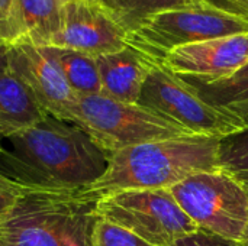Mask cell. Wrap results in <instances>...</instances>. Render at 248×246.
<instances>
[{"label": "cell", "instance_id": "1", "mask_svg": "<svg viewBox=\"0 0 248 246\" xmlns=\"http://www.w3.org/2000/svg\"><path fill=\"white\" fill-rule=\"evenodd\" d=\"M108 157L78 126L46 115L1 139L0 173L26 190L83 191L103 175Z\"/></svg>", "mask_w": 248, "mask_h": 246}, {"label": "cell", "instance_id": "2", "mask_svg": "<svg viewBox=\"0 0 248 246\" xmlns=\"http://www.w3.org/2000/svg\"><path fill=\"white\" fill-rule=\"evenodd\" d=\"M219 138L190 135L151 141L108 157L103 175L87 190L94 199L128 190L171 188L187 177L218 170Z\"/></svg>", "mask_w": 248, "mask_h": 246}, {"label": "cell", "instance_id": "3", "mask_svg": "<svg viewBox=\"0 0 248 246\" xmlns=\"http://www.w3.org/2000/svg\"><path fill=\"white\" fill-rule=\"evenodd\" d=\"M97 199L83 191L26 190L0 217L3 246H92Z\"/></svg>", "mask_w": 248, "mask_h": 246}, {"label": "cell", "instance_id": "4", "mask_svg": "<svg viewBox=\"0 0 248 246\" xmlns=\"http://www.w3.org/2000/svg\"><path fill=\"white\" fill-rule=\"evenodd\" d=\"M65 120L84 130L108 155L151 141L193 135L138 103H124L103 94L77 96Z\"/></svg>", "mask_w": 248, "mask_h": 246}, {"label": "cell", "instance_id": "5", "mask_svg": "<svg viewBox=\"0 0 248 246\" xmlns=\"http://www.w3.org/2000/svg\"><path fill=\"white\" fill-rule=\"evenodd\" d=\"M248 32V20L212 3H193L163 10L128 35V45L160 62L174 48Z\"/></svg>", "mask_w": 248, "mask_h": 246}, {"label": "cell", "instance_id": "6", "mask_svg": "<svg viewBox=\"0 0 248 246\" xmlns=\"http://www.w3.org/2000/svg\"><path fill=\"white\" fill-rule=\"evenodd\" d=\"M199 229L241 242L248 226V187L218 168L196 173L169 188Z\"/></svg>", "mask_w": 248, "mask_h": 246}, {"label": "cell", "instance_id": "7", "mask_svg": "<svg viewBox=\"0 0 248 246\" xmlns=\"http://www.w3.org/2000/svg\"><path fill=\"white\" fill-rule=\"evenodd\" d=\"M99 217L124 226L154 246H171L198 231L169 188L128 190L97 199Z\"/></svg>", "mask_w": 248, "mask_h": 246}, {"label": "cell", "instance_id": "8", "mask_svg": "<svg viewBox=\"0 0 248 246\" xmlns=\"http://www.w3.org/2000/svg\"><path fill=\"white\" fill-rule=\"evenodd\" d=\"M138 104L171 119L193 135L221 139L246 128L238 117L206 103L186 81L160 62L151 65Z\"/></svg>", "mask_w": 248, "mask_h": 246}, {"label": "cell", "instance_id": "9", "mask_svg": "<svg viewBox=\"0 0 248 246\" xmlns=\"http://www.w3.org/2000/svg\"><path fill=\"white\" fill-rule=\"evenodd\" d=\"M126 45L128 32L97 0L64 1L60 30L49 43L94 58L121 51Z\"/></svg>", "mask_w": 248, "mask_h": 246}, {"label": "cell", "instance_id": "10", "mask_svg": "<svg viewBox=\"0 0 248 246\" xmlns=\"http://www.w3.org/2000/svg\"><path fill=\"white\" fill-rule=\"evenodd\" d=\"M160 64L183 80L203 84L227 80L248 64V32L174 48Z\"/></svg>", "mask_w": 248, "mask_h": 246}, {"label": "cell", "instance_id": "11", "mask_svg": "<svg viewBox=\"0 0 248 246\" xmlns=\"http://www.w3.org/2000/svg\"><path fill=\"white\" fill-rule=\"evenodd\" d=\"M7 70L17 77L46 115L65 120L77 94L45 46L19 42L7 46Z\"/></svg>", "mask_w": 248, "mask_h": 246}, {"label": "cell", "instance_id": "12", "mask_svg": "<svg viewBox=\"0 0 248 246\" xmlns=\"http://www.w3.org/2000/svg\"><path fill=\"white\" fill-rule=\"evenodd\" d=\"M102 94L124 103H138L151 59L141 51L126 45L124 49L96 58Z\"/></svg>", "mask_w": 248, "mask_h": 246}, {"label": "cell", "instance_id": "13", "mask_svg": "<svg viewBox=\"0 0 248 246\" xmlns=\"http://www.w3.org/2000/svg\"><path fill=\"white\" fill-rule=\"evenodd\" d=\"M62 4V0H13L15 43L28 42L36 46H49L61 26Z\"/></svg>", "mask_w": 248, "mask_h": 246}, {"label": "cell", "instance_id": "14", "mask_svg": "<svg viewBox=\"0 0 248 246\" xmlns=\"http://www.w3.org/2000/svg\"><path fill=\"white\" fill-rule=\"evenodd\" d=\"M45 116L25 84L9 70H0V136L23 130Z\"/></svg>", "mask_w": 248, "mask_h": 246}, {"label": "cell", "instance_id": "15", "mask_svg": "<svg viewBox=\"0 0 248 246\" xmlns=\"http://www.w3.org/2000/svg\"><path fill=\"white\" fill-rule=\"evenodd\" d=\"M183 81H186L206 103L224 113L238 117L248 126V64L227 80L208 84L190 80Z\"/></svg>", "mask_w": 248, "mask_h": 246}, {"label": "cell", "instance_id": "16", "mask_svg": "<svg viewBox=\"0 0 248 246\" xmlns=\"http://www.w3.org/2000/svg\"><path fill=\"white\" fill-rule=\"evenodd\" d=\"M45 49L77 96L102 94V83L94 57L67 48L45 46Z\"/></svg>", "mask_w": 248, "mask_h": 246}, {"label": "cell", "instance_id": "17", "mask_svg": "<svg viewBox=\"0 0 248 246\" xmlns=\"http://www.w3.org/2000/svg\"><path fill=\"white\" fill-rule=\"evenodd\" d=\"M129 33L137 30L148 17L163 10L185 6L196 0H97Z\"/></svg>", "mask_w": 248, "mask_h": 246}, {"label": "cell", "instance_id": "18", "mask_svg": "<svg viewBox=\"0 0 248 246\" xmlns=\"http://www.w3.org/2000/svg\"><path fill=\"white\" fill-rule=\"evenodd\" d=\"M219 167L243 184L248 183V126L219 139Z\"/></svg>", "mask_w": 248, "mask_h": 246}, {"label": "cell", "instance_id": "19", "mask_svg": "<svg viewBox=\"0 0 248 246\" xmlns=\"http://www.w3.org/2000/svg\"><path fill=\"white\" fill-rule=\"evenodd\" d=\"M92 246H154L113 222L99 217L92 236Z\"/></svg>", "mask_w": 248, "mask_h": 246}, {"label": "cell", "instance_id": "20", "mask_svg": "<svg viewBox=\"0 0 248 246\" xmlns=\"http://www.w3.org/2000/svg\"><path fill=\"white\" fill-rule=\"evenodd\" d=\"M171 246H241V244L227 239L224 236L211 233L208 231L198 229L189 235L182 236Z\"/></svg>", "mask_w": 248, "mask_h": 246}, {"label": "cell", "instance_id": "21", "mask_svg": "<svg viewBox=\"0 0 248 246\" xmlns=\"http://www.w3.org/2000/svg\"><path fill=\"white\" fill-rule=\"evenodd\" d=\"M23 187H20L13 180L0 173V217L13 207V204L23 194Z\"/></svg>", "mask_w": 248, "mask_h": 246}, {"label": "cell", "instance_id": "22", "mask_svg": "<svg viewBox=\"0 0 248 246\" xmlns=\"http://www.w3.org/2000/svg\"><path fill=\"white\" fill-rule=\"evenodd\" d=\"M12 10L13 0H0V43L6 48L15 43Z\"/></svg>", "mask_w": 248, "mask_h": 246}, {"label": "cell", "instance_id": "23", "mask_svg": "<svg viewBox=\"0 0 248 246\" xmlns=\"http://www.w3.org/2000/svg\"><path fill=\"white\" fill-rule=\"evenodd\" d=\"M211 1L248 20V0H211Z\"/></svg>", "mask_w": 248, "mask_h": 246}, {"label": "cell", "instance_id": "24", "mask_svg": "<svg viewBox=\"0 0 248 246\" xmlns=\"http://www.w3.org/2000/svg\"><path fill=\"white\" fill-rule=\"evenodd\" d=\"M7 48L0 43V70H7Z\"/></svg>", "mask_w": 248, "mask_h": 246}, {"label": "cell", "instance_id": "25", "mask_svg": "<svg viewBox=\"0 0 248 246\" xmlns=\"http://www.w3.org/2000/svg\"><path fill=\"white\" fill-rule=\"evenodd\" d=\"M240 244H241V246H248V226H247V229H246L244 238H243V241H241Z\"/></svg>", "mask_w": 248, "mask_h": 246}, {"label": "cell", "instance_id": "26", "mask_svg": "<svg viewBox=\"0 0 248 246\" xmlns=\"http://www.w3.org/2000/svg\"><path fill=\"white\" fill-rule=\"evenodd\" d=\"M1 139H3V138L0 136V152H1Z\"/></svg>", "mask_w": 248, "mask_h": 246}, {"label": "cell", "instance_id": "27", "mask_svg": "<svg viewBox=\"0 0 248 246\" xmlns=\"http://www.w3.org/2000/svg\"><path fill=\"white\" fill-rule=\"evenodd\" d=\"M0 246H3V244H1V239H0Z\"/></svg>", "mask_w": 248, "mask_h": 246}, {"label": "cell", "instance_id": "28", "mask_svg": "<svg viewBox=\"0 0 248 246\" xmlns=\"http://www.w3.org/2000/svg\"><path fill=\"white\" fill-rule=\"evenodd\" d=\"M62 1H68V0H62Z\"/></svg>", "mask_w": 248, "mask_h": 246}, {"label": "cell", "instance_id": "29", "mask_svg": "<svg viewBox=\"0 0 248 246\" xmlns=\"http://www.w3.org/2000/svg\"><path fill=\"white\" fill-rule=\"evenodd\" d=\"M246 186H247V187H248V183H247V184H246Z\"/></svg>", "mask_w": 248, "mask_h": 246}]
</instances>
